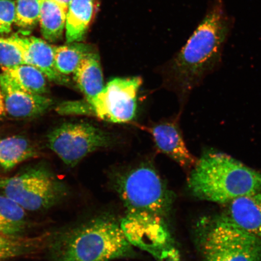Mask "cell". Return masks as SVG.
Wrapping results in <instances>:
<instances>
[{"mask_svg": "<svg viewBox=\"0 0 261 261\" xmlns=\"http://www.w3.org/2000/svg\"><path fill=\"white\" fill-rule=\"evenodd\" d=\"M142 83L139 77L114 78L93 99H84V115L114 123L132 121L136 116Z\"/></svg>", "mask_w": 261, "mask_h": 261, "instance_id": "cell-9", "label": "cell"}, {"mask_svg": "<svg viewBox=\"0 0 261 261\" xmlns=\"http://www.w3.org/2000/svg\"><path fill=\"white\" fill-rule=\"evenodd\" d=\"M194 237L204 261H261V240L226 215L198 221Z\"/></svg>", "mask_w": 261, "mask_h": 261, "instance_id": "cell-5", "label": "cell"}, {"mask_svg": "<svg viewBox=\"0 0 261 261\" xmlns=\"http://www.w3.org/2000/svg\"><path fill=\"white\" fill-rule=\"evenodd\" d=\"M234 22L224 0H210L203 18L173 64L175 80L182 93L193 90L221 66Z\"/></svg>", "mask_w": 261, "mask_h": 261, "instance_id": "cell-1", "label": "cell"}, {"mask_svg": "<svg viewBox=\"0 0 261 261\" xmlns=\"http://www.w3.org/2000/svg\"><path fill=\"white\" fill-rule=\"evenodd\" d=\"M120 225L133 247L148 252L155 261H181L169 222L152 215L126 212Z\"/></svg>", "mask_w": 261, "mask_h": 261, "instance_id": "cell-7", "label": "cell"}, {"mask_svg": "<svg viewBox=\"0 0 261 261\" xmlns=\"http://www.w3.org/2000/svg\"><path fill=\"white\" fill-rule=\"evenodd\" d=\"M156 148L184 169H192L197 160L191 154L185 142L177 124L165 122L149 129Z\"/></svg>", "mask_w": 261, "mask_h": 261, "instance_id": "cell-12", "label": "cell"}, {"mask_svg": "<svg viewBox=\"0 0 261 261\" xmlns=\"http://www.w3.org/2000/svg\"><path fill=\"white\" fill-rule=\"evenodd\" d=\"M0 87L6 112L15 118H31L42 115L54 105V100L50 98L29 92L3 72L0 73Z\"/></svg>", "mask_w": 261, "mask_h": 261, "instance_id": "cell-10", "label": "cell"}, {"mask_svg": "<svg viewBox=\"0 0 261 261\" xmlns=\"http://www.w3.org/2000/svg\"><path fill=\"white\" fill-rule=\"evenodd\" d=\"M49 148L62 161L74 167L91 152L114 143L112 135L88 122H66L48 133Z\"/></svg>", "mask_w": 261, "mask_h": 261, "instance_id": "cell-8", "label": "cell"}, {"mask_svg": "<svg viewBox=\"0 0 261 261\" xmlns=\"http://www.w3.org/2000/svg\"><path fill=\"white\" fill-rule=\"evenodd\" d=\"M15 22V2L0 0V35L8 34Z\"/></svg>", "mask_w": 261, "mask_h": 261, "instance_id": "cell-24", "label": "cell"}, {"mask_svg": "<svg viewBox=\"0 0 261 261\" xmlns=\"http://www.w3.org/2000/svg\"><path fill=\"white\" fill-rule=\"evenodd\" d=\"M187 189L198 200L229 204L261 190V172L225 153L206 150L191 169Z\"/></svg>", "mask_w": 261, "mask_h": 261, "instance_id": "cell-3", "label": "cell"}, {"mask_svg": "<svg viewBox=\"0 0 261 261\" xmlns=\"http://www.w3.org/2000/svg\"><path fill=\"white\" fill-rule=\"evenodd\" d=\"M50 1L55 3V4H57L67 12L68 7H69L70 3L72 0H50Z\"/></svg>", "mask_w": 261, "mask_h": 261, "instance_id": "cell-25", "label": "cell"}, {"mask_svg": "<svg viewBox=\"0 0 261 261\" xmlns=\"http://www.w3.org/2000/svg\"><path fill=\"white\" fill-rule=\"evenodd\" d=\"M112 184L126 213L152 215L171 223L175 194L151 163H139L114 173Z\"/></svg>", "mask_w": 261, "mask_h": 261, "instance_id": "cell-4", "label": "cell"}, {"mask_svg": "<svg viewBox=\"0 0 261 261\" xmlns=\"http://www.w3.org/2000/svg\"><path fill=\"white\" fill-rule=\"evenodd\" d=\"M6 113L4 98H3L1 87H0V119L5 116Z\"/></svg>", "mask_w": 261, "mask_h": 261, "instance_id": "cell-26", "label": "cell"}, {"mask_svg": "<svg viewBox=\"0 0 261 261\" xmlns=\"http://www.w3.org/2000/svg\"><path fill=\"white\" fill-rule=\"evenodd\" d=\"M42 0H16L15 24L29 32L40 22Z\"/></svg>", "mask_w": 261, "mask_h": 261, "instance_id": "cell-22", "label": "cell"}, {"mask_svg": "<svg viewBox=\"0 0 261 261\" xmlns=\"http://www.w3.org/2000/svg\"><path fill=\"white\" fill-rule=\"evenodd\" d=\"M94 51L90 45L81 42L54 46L55 65L58 72L65 77L73 75L81 61Z\"/></svg>", "mask_w": 261, "mask_h": 261, "instance_id": "cell-18", "label": "cell"}, {"mask_svg": "<svg viewBox=\"0 0 261 261\" xmlns=\"http://www.w3.org/2000/svg\"><path fill=\"white\" fill-rule=\"evenodd\" d=\"M48 249L51 261H112L136 256L120 221L107 214L59 231Z\"/></svg>", "mask_w": 261, "mask_h": 261, "instance_id": "cell-2", "label": "cell"}, {"mask_svg": "<svg viewBox=\"0 0 261 261\" xmlns=\"http://www.w3.org/2000/svg\"><path fill=\"white\" fill-rule=\"evenodd\" d=\"M0 191L25 211L32 212L48 210L68 195L63 182L48 169L40 167L0 179Z\"/></svg>", "mask_w": 261, "mask_h": 261, "instance_id": "cell-6", "label": "cell"}, {"mask_svg": "<svg viewBox=\"0 0 261 261\" xmlns=\"http://www.w3.org/2000/svg\"><path fill=\"white\" fill-rule=\"evenodd\" d=\"M228 218L261 240V190L228 204Z\"/></svg>", "mask_w": 261, "mask_h": 261, "instance_id": "cell-13", "label": "cell"}, {"mask_svg": "<svg viewBox=\"0 0 261 261\" xmlns=\"http://www.w3.org/2000/svg\"><path fill=\"white\" fill-rule=\"evenodd\" d=\"M25 210L4 195H0V234L9 238L21 236L28 229Z\"/></svg>", "mask_w": 261, "mask_h": 261, "instance_id": "cell-16", "label": "cell"}, {"mask_svg": "<svg viewBox=\"0 0 261 261\" xmlns=\"http://www.w3.org/2000/svg\"><path fill=\"white\" fill-rule=\"evenodd\" d=\"M45 238V237L14 238L0 234V261L37 252L43 246Z\"/></svg>", "mask_w": 261, "mask_h": 261, "instance_id": "cell-21", "label": "cell"}, {"mask_svg": "<svg viewBox=\"0 0 261 261\" xmlns=\"http://www.w3.org/2000/svg\"><path fill=\"white\" fill-rule=\"evenodd\" d=\"M36 155L34 146L24 137L12 136L0 140V168L5 171Z\"/></svg>", "mask_w": 261, "mask_h": 261, "instance_id": "cell-17", "label": "cell"}, {"mask_svg": "<svg viewBox=\"0 0 261 261\" xmlns=\"http://www.w3.org/2000/svg\"><path fill=\"white\" fill-rule=\"evenodd\" d=\"M2 71L29 92L44 96L48 93L46 77L40 70L31 65L22 64L11 68H2Z\"/></svg>", "mask_w": 261, "mask_h": 261, "instance_id": "cell-20", "label": "cell"}, {"mask_svg": "<svg viewBox=\"0 0 261 261\" xmlns=\"http://www.w3.org/2000/svg\"><path fill=\"white\" fill-rule=\"evenodd\" d=\"M73 81L87 100L96 96L104 88L99 55L95 51L81 61L73 74Z\"/></svg>", "mask_w": 261, "mask_h": 261, "instance_id": "cell-14", "label": "cell"}, {"mask_svg": "<svg viewBox=\"0 0 261 261\" xmlns=\"http://www.w3.org/2000/svg\"><path fill=\"white\" fill-rule=\"evenodd\" d=\"M67 13L50 0H42L39 22L42 37L45 40L57 42L63 37L66 26Z\"/></svg>", "mask_w": 261, "mask_h": 261, "instance_id": "cell-19", "label": "cell"}, {"mask_svg": "<svg viewBox=\"0 0 261 261\" xmlns=\"http://www.w3.org/2000/svg\"><path fill=\"white\" fill-rule=\"evenodd\" d=\"M96 0H72L68 7L65 38L67 43L84 40L92 19Z\"/></svg>", "mask_w": 261, "mask_h": 261, "instance_id": "cell-15", "label": "cell"}, {"mask_svg": "<svg viewBox=\"0 0 261 261\" xmlns=\"http://www.w3.org/2000/svg\"><path fill=\"white\" fill-rule=\"evenodd\" d=\"M28 64L20 50L8 38L0 36V65L2 68H11Z\"/></svg>", "mask_w": 261, "mask_h": 261, "instance_id": "cell-23", "label": "cell"}, {"mask_svg": "<svg viewBox=\"0 0 261 261\" xmlns=\"http://www.w3.org/2000/svg\"><path fill=\"white\" fill-rule=\"evenodd\" d=\"M7 38L23 54L28 64L37 68L49 80L61 85L70 83L69 78L62 76L55 68L54 46L35 37L14 35Z\"/></svg>", "mask_w": 261, "mask_h": 261, "instance_id": "cell-11", "label": "cell"}]
</instances>
